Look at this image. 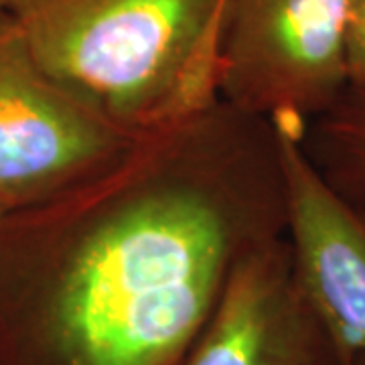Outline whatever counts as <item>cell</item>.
Masks as SVG:
<instances>
[{
  "instance_id": "cell-10",
  "label": "cell",
  "mask_w": 365,
  "mask_h": 365,
  "mask_svg": "<svg viewBox=\"0 0 365 365\" xmlns=\"http://www.w3.org/2000/svg\"><path fill=\"white\" fill-rule=\"evenodd\" d=\"M9 4H11V0H0V13H4L9 9Z\"/></svg>"
},
{
  "instance_id": "cell-3",
  "label": "cell",
  "mask_w": 365,
  "mask_h": 365,
  "mask_svg": "<svg viewBox=\"0 0 365 365\" xmlns=\"http://www.w3.org/2000/svg\"><path fill=\"white\" fill-rule=\"evenodd\" d=\"M355 0H227L217 93L237 112L304 136L349 88Z\"/></svg>"
},
{
  "instance_id": "cell-1",
  "label": "cell",
  "mask_w": 365,
  "mask_h": 365,
  "mask_svg": "<svg viewBox=\"0 0 365 365\" xmlns=\"http://www.w3.org/2000/svg\"><path fill=\"white\" fill-rule=\"evenodd\" d=\"M272 124L222 100L0 217V365H182L234 268L284 237Z\"/></svg>"
},
{
  "instance_id": "cell-8",
  "label": "cell",
  "mask_w": 365,
  "mask_h": 365,
  "mask_svg": "<svg viewBox=\"0 0 365 365\" xmlns=\"http://www.w3.org/2000/svg\"><path fill=\"white\" fill-rule=\"evenodd\" d=\"M347 81L349 88H365V0L353 2L347 29Z\"/></svg>"
},
{
  "instance_id": "cell-2",
  "label": "cell",
  "mask_w": 365,
  "mask_h": 365,
  "mask_svg": "<svg viewBox=\"0 0 365 365\" xmlns=\"http://www.w3.org/2000/svg\"><path fill=\"white\" fill-rule=\"evenodd\" d=\"M227 0H11L53 79L134 138L220 102Z\"/></svg>"
},
{
  "instance_id": "cell-9",
  "label": "cell",
  "mask_w": 365,
  "mask_h": 365,
  "mask_svg": "<svg viewBox=\"0 0 365 365\" xmlns=\"http://www.w3.org/2000/svg\"><path fill=\"white\" fill-rule=\"evenodd\" d=\"M353 365H365V355H357V357L353 359Z\"/></svg>"
},
{
  "instance_id": "cell-5",
  "label": "cell",
  "mask_w": 365,
  "mask_h": 365,
  "mask_svg": "<svg viewBox=\"0 0 365 365\" xmlns=\"http://www.w3.org/2000/svg\"><path fill=\"white\" fill-rule=\"evenodd\" d=\"M284 182L294 280L329 335L353 364L365 355V209L317 170L302 136L274 126Z\"/></svg>"
},
{
  "instance_id": "cell-4",
  "label": "cell",
  "mask_w": 365,
  "mask_h": 365,
  "mask_svg": "<svg viewBox=\"0 0 365 365\" xmlns=\"http://www.w3.org/2000/svg\"><path fill=\"white\" fill-rule=\"evenodd\" d=\"M136 140L53 79L0 13V211L49 199Z\"/></svg>"
},
{
  "instance_id": "cell-7",
  "label": "cell",
  "mask_w": 365,
  "mask_h": 365,
  "mask_svg": "<svg viewBox=\"0 0 365 365\" xmlns=\"http://www.w3.org/2000/svg\"><path fill=\"white\" fill-rule=\"evenodd\" d=\"M307 155L339 195L365 209V88H347L302 136Z\"/></svg>"
},
{
  "instance_id": "cell-6",
  "label": "cell",
  "mask_w": 365,
  "mask_h": 365,
  "mask_svg": "<svg viewBox=\"0 0 365 365\" xmlns=\"http://www.w3.org/2000/svg\"><path fill=\"white\" fill-rule=\"evenodd\" d=\"M182 365H353L294 280L287 237L250 252Z\"/></svg>"
},
{
  "instance_id": "cell-11",
  "label": "cell",
  "mask_w": 365,
  "mask_h": 365,
  "mask_svg": "<svg viewBox=\"0 0 365 365\" xmlns=\"http://www.w3.org/2000/svg\"><path fill=\"white\" fill-rule=\"evenodd\" d=\"M2 215H4V211H0V217H2Z\"/></svg>"
}]
</instances>
